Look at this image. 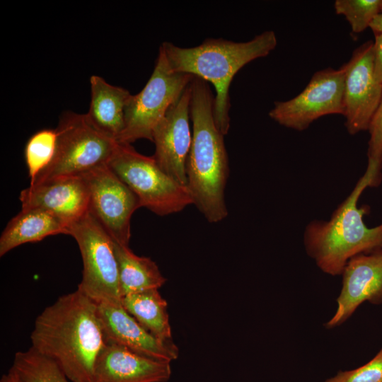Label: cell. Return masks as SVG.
Listing matches in <instances>:
<instances>
[{
  "label": "cell",
  "instance_id": "cell-12",
  "mask_svg": "<svg viewBox=\"0 0 382 382\" xmlns=\"http://www.w3.org/2000/svg\"><path fill=\"white\" fill-rule=\"evenodd\" d=\"M190 83L170 106L153 133L155 144L153 157L157 164L185 187L187 185L186 165L192 141L190 125Z\"/></svg>",
  "mask_w": 382,
  "mask_h": 382
},
{
  "label": "cell",
  "instance_id": "cell-18",
  "mask_svg": "<svg viewBox=\"0 0 382 382\" xmlns=\"http://www.w3.org/2000/svg\"><path fill=\"white\" fill-rule=\"evenodd\" d=\"M69 224L52 214L38 209H21L12 218L0 237V256L28 243L38 242L56 234H68Z\"/></svg>",
  "mask_w": 382,
  "mask_h": 382
},
{
  "label": "cell",
  "instance_id": "cell-8",
  "mask_svg": "<svg viewBox=\"0 0 382 382\" xmlns=\"http://www.w3.org/2000/svg\"><path fill=\"white\" fill-rule=\"evenodd\" d=\"M194 76L171 70L160 47L152 74L143 89L131 95L125 108V127L117 142L153 141L155 127L180 98Z\"/></svg>",
  "mask_w": 382,
  "mask_h": 382
},
{
  "label": "cell",
  "instance_id": "cell-26",
  "mask_svg": "<svg viewBox=\"0 0 382 382\" xmlns=\"http://www.w3.org/2000/svg\"><path fill=\"white\" fill-rule=\"evenodd\" d=\"M374 71L376 81L382 85V33H375Z\"/></svg>",
  "mask_w": 382,
  "mask_h": 382
},
{
  "label": "cell",
  "instance_id": "cell-10",
  "mask_svg": "<svg viewBox=\"0 0 382 382\" xmlns=\"http://www.w3.org/2000/svg\"><path fill=\"white\" fill-rule=\"evenodd\" d=\"M88 191V212L117 244L129 245L132 214L141 207L131 189L103 164L82 174Z\"/></svg>",
  "mask_w": 382,
  "mask_h": 382
},
{
  "label": "cell",
  "instance_id": "cell-24",
  "mask_svg": "<svg viewBox=\"0 0 382 382\" xmlns=\"http://www.w3.org/2000/svg\"><path fill=\"white\" fill-rule=\"evenodd\" d=\"M324 382H382V348L366 364L351 371H340Z\"/></svg>",
  "mask_w": 382,
  "mask_h": 382
},
{
  "label": "cell",
  "instance_id": "cell-28",
  "mask_svg": "<svg viewBox=\"0 0 382 382\" xmlns=\"http://www.w3.org/2000/svg\"><path fill=\"white\" fill-rule=\"evenodd\" d=\"M369 28L375 33H382V11L371 21Z\"/></svg>",
  "mask_w": 382,
  "mask_h": 382
},
{
  "label": "cell",
  "instance_id": "cell-15",
  "mask_svg": "<svg viewBox=\"0 0 382 382\" xmlns=\"http://www.w3.org/2000/svg\"><path fill=\"white\" fill-rule=\"evenodd\" d=\"M21 209L51 212L69 225L88 212V191L81 175L30 186L19 195Z\"/></svg>",
  "mask_w": 382,
  "mask_h": 382
},
{
  "label": "cell",
  "instance_id": "cell-2",
  "mask_svg": "<svg viewBox=\"0 0 382 382\" xmlns=\"http://www.w3.org/2000/svg\"><path fill=\"white\" fill-rule=\"evenodd\" d=\"M190 86L192 141L186 165L187 187L205 219L218 223L228 215L225 190L229 166L224 135L215 122L214 96L208 82L194 76Z\"/></svg>",
  "mask_w": 382,
  "mask_h": 382
},
{
  "label": "cell",
  "instance_id": "cell-5",
  "mask_svg": "<svg viewBox=\"0 0 382 382\" xmlns=\"http://www.w3.org/2000/svg\"><path fill=\"white\" fill-rule=\"evenodd\" d=\"M56 130L57 143L54 156L30 186L79 175L96 166L107 164L117 144L96 128L86 114L63 112Z\"/></svg>",
  "mask_w": 382,
  "mask_h": 382
},
{
  "label": "cell",
  "instance_id": "cell-22",
  "mask_svg": "<svg viewBox=\"0 0 382 382\" xmlns=\"http://www.w3.org/2000/svg\"><path fill=\"white\" fill-rule=\"evenodd\" d=\"M56 129H43L33 134L28 140L24 151L30 183L52 162L56 151Z\"/></svg>",
  "mask_w": 382,
  "mask_h": 382
},
{
  "label": "cell",
  "instance_id": "cell-19",
  "mask_svg": "<svg viewBox=\"0 0 382 382\" xmlns=\"http://www.w3.org/2000/svg\"><path fill=\"white\" fill-rule=\"evenodd\" d=\"M118 264L122 298L126 295L158 289L166 282L156 263L147 257L134 254L129 245L114 242Z\"/></svg>",
  "mask_w": 382,
  "mask_h": 382
},
{
  "label": "cell",
  "instance_id": "cell-3",
  "mask_svg": "<svg viewBox=\"0 0 382 382\" xmlns=\"http://www.w3.org/2000/svg\"><path fill=\"white\" fill-rule=\"evenodd\" d=\"M277 45L273 30H266L247 42L208 38L193 47H180L163 42L170 68L211 82L215 88L214 115L216 125L226 135L230 129L229 88L236 74L249 62L267 56Z\"/></svg>",
  "mask_w": 382,
  "mask_h": 382
},
{
  "label": "cell",
  "instance_id": "cell-17",
  "mask_svg": "<svg viewBox=\"0 0 382 382\" xmlns=\"http://www.w3.org/2000/svg\"><path fill=\"white\" fill-rule=\"evenodd\" d=\"M90 85L91 103L86 115L96 128L117 141L125 127V108L132 94L96 75L91 76Z\"/></svg>",
  "mask_w": 382,
  "mask_h": 382
},
{
  "label": "cell",
  "instance_id": "cell-13",
  "mask_svg": "<svg viewBox=\"0 0 382 382\" xmlns=\"http://www.w3.org/2000/svg\"><path fill=\"white\" fill-rule=\"evenodd\" d=\"M98 312L105 343L170 363L178 359L179 349L173 340H163L152 335L122 303H98Z\"/></svg>",
  "mask_w": 382,
  "mask_h": 382
},
{
  "label": "cell",
  "instance_id": "cell-14",
  "mask_svg": "<svg viewBox=\"0 0 382 382\" xmlns=\"http://www.w3.org/2000/svg\"><path fill=\"white\" fill-rule=\"evenodd\" d=\"M342 275L337 309L325 324L328 328L342 324L364 301L382 303V249L353 257Z\"/></svg>",
  "mask_w": 382,
  "mask_h": 382
},
{
  "label": "cell",
  "instance_id": "cell-11",
  "mask_svg": "<svg viewBox=\"0 0 382 382\" xmlns=\"http://www.w3.org/2000/svg\"><path fill=\"white\" fill-rule=\"evenodd\" d=\"M344 116L350 134L367 130L382 98V85L374 71V42L357 48L344 64Z\"/></svg>",
  "mask_w": 382,
  "mask_h": 382
},
{
  "label": "cell",
  "instance_id": "cell-27",
  "mask_svg": "<svg viewBox=\"0 0 382 382\" xmlns=\"http://www.w3.org/2000/svg\"><path fill=\"white\" fill-rule=\"evenodd\" d=\"M0 382H24L16 371L11 367L8 371L4 374L0 380Z\"/></svg>",
  "mask_w": 382,
  "mask_h": 382
},
{
  "label": "cell",
  "instance_id": "cell-23",
  "mask_svg": "<svg viewBox=\"0 0 382 382\" xmlns=\"http://www.w3.org/2000/svg\"><path fill=\"white\" fill-rule=\"evenodd\" d=\"M334 8L337 14L345 16L352 32L358 34L381 12L382 0H336Z\"/></svg>",
  "mask_w": 382,
  "mask_h": 382
},
{
  "label": "cell",
  "instance_id": "cell-4",
  "mask_svg": "<svg viewBox=\"0 0 382 382\" xmlns=\"http://www.w3.org/2000/svg\"><path fill=\"white\" fill-rule=\"evenodd\" d=\"M381 180L376 169L367 165L363 176L330 219L314 220L306 226V250L323 272L340 275L353 257L382 249V224L369 228L364 221L368 207L357 206L364 189L378 185Z\"/></svg>",
  "mask_w": 382,
  "mask_h": 382
},
{
  "label": "cell",
  "instance_id": "cell-25",
  "mask_svg": "<svg viewBox=\"0 0 382 382\" xmlns=\"http://www.w3.org/2000/svg\"><path fill=\"white\" fill-rule=\"evenodd\" d=\"M368 130L370 139L368 147V165L374 167L381 173L382 168V98L374 114Z\"/></svg>",
  "mask_w": 382,
  "mask_h": 382
},
{
  "label": "cell",
  "instance_id": "cell-20",
  "mask_svg": "<svg viewBox=\"0 0 382 382\" xmlns=\"http://www.w3.org/2000/svg\"><path fill=\"white\" fill-rule=\"evenodd\" d=\"M121 303L152 335L163 340H172L168 303L158 289L126 295Z\"/></svg>",
  "mask_w": 382,
  "mask_h": 382
},
{
  "label": "cell",
  "instance_id": "cell-6",
  "mask_svg": "<svg viewBox=\"0 0 382 382\" xmlns=\"http://www.w3.org/2000/svg\"><path fill=\"white\" fill-rule=\"evenodd\" d=\"M107 164L136 195L141 207L157 215L178 213L193 204L187 187L166 174L153 156L141 154L131 144L117 142Z\"/></svg>",
  "mask_w": 382,
  "mask_h": 382
},
{
  "label": "cell",
  "instance_id": "cell-16",
  "mask_svg": "<svg viewBox=\"0 0 382 382\" xmlns=\"http://www.w3.org/2000/svg\"><path fill=\"white\" fill-rule=\"evenodd\" d=\"M170 376V362L105 343L94 365L93 382H166Z\"/></svg>",
  "mask_w": 382,
  "mask_h": 382
},
{
  "label": "cell",
  "instance_id": "cell-9",
  "mask_svg": "<svg viewBox=\"0 0 382 382\" xmlns=\"http://www.w3.org/2000/svg\"><path fill=\"white\" fill-rule=\"evenodd\" d=\"M345 67L327 68L316 71L305 88L294 98L277 101L269 116L286 128L307 129L318 118L328 115H344Z\"/></svg>",
  "mask_w": 382,
  "mask_h": 382
},
{
  "label": "cell",
  "instance_id": "cell-1",
  "mask_svg": "<svg viewBox=\"0 0 382 382\" xmlns=\"http://www.w3.org/2000/svg\"><path fill=\"white\" fill-rule=\"evenodd\" d=\"M31 347L48 358L71 382H93L105 345L98 303L79 289L64 294L36 318Z\"/></svg>",
  "mask_w": 382,
  "mask_h": 382
},
{
  "label": "cell",
  "instance_id": "cell-7",
  "mask_svg": "<svg viewBox=\"0 0 382 382\" xmlns=\"http://www.w3.org/2000/svg\"><path fill=\"white\" fill-rule=\"evenodd\" d=\"M82 257V278L77 289L97 303H121L118 264L114 241L88 212L68 226Z\"/></svg>",
  "mask_w": 382,
  "mask_h": 382
},
{
  "label": "cell",
  "instance_id": "cell-21",
  "mask_svg": "<svg viewBox=\"0 0 382 382\" xmlns=\"http://www.w3.org/2000/svg\"><path fill=\"white\" fill-rule=\"evenodd\" d=\"M11 367L24 382H70L54 362L32 347L16 352Z\"/></svg>",
  "mask_w": 382,
  "mask_h": 382
}]
</instances>
